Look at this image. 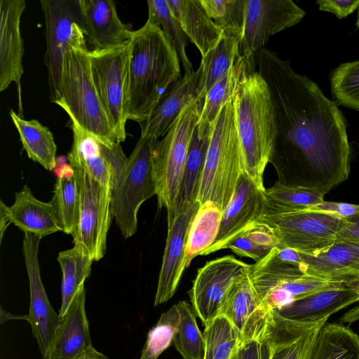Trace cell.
<instances>
[{"mask_svg": "<svg viewBox=\"0 0 359 359\" xmlns=\"http://www.w3.org/2000/svg\"><path fill=\"white\" fill-rule=\"evenodd\" d=\"M258 64L276 113L273 155L278 153L288 174L283 183L328 194L350 173L344 115L316 83L294 72L276 53L262 48Z\"/></svg>", "mask_w": 359, "mask_h": 359, "instance_id": "cell-1", "label": "cell"}, {"mask_svg": "<svg viewBox=\"0 0 359 359\" xmlns=\"http://www.w3.org/2000/svg\"><path fill=\"white\" fill-rule=\"evenodd\" d=\"M128 120H147L168 87L179 81L178 53L162 29L146 23L130 41Z\"/></svg>", "mask_w": 359, "mask_h": 359, "instance_id": "cell-2", "label": "cell"}, {"mask_svg": "<svg viewBox=\"0 0 359 359\" xmlns=\"http://www.w3.org/2000/svg\"><path fill=\"white\" fill-rule=\"evenodd\" d=\"M233 104L244 172L265 190L264 172L273 158L278 130L269 88L259 72L250 70L241 78Z\"/></svg>", "mask_w": 359, "mask_h": 359, "instance_id": "cell-3", "label": "cell"}, {"mask_svg": "<svg viewBox=\"0 0 359 359\" xmlns=\"http://www.w3.org/2000/svg\"><path fill=\"white\" fill-rule=\"evenodd\" d=\"M55 104L101 143L111 146L116 142L93 81L88 49L69 46L65 53Z\"/></svg>", "mask_w": 359, "mask_h": 359, "instance_id": "cell-4", "label": "cell"}, {"mask_svg": "<svg viewBox=\"0 0 359 359\" xmlns=\"http://www.w3.org/2000/svg\"><path fill=\"white\" fill-rule=\"evenodd\" d=\"M244 165L233 98L221 109L212 128L197 201H210L223 212L236 189Z\"/></svg>", "mask_w": 359, "mask_h": 359, "instance_id": "cell-5", "label": "cell"}, {"mask_svg": "<svg viewBox=\"0 0 359 359\" xmlns=\"http://www.w3.org/2000/svg\"><path fill=\"white\" fill-rule=\"evenodd\" d=\"M202 105L198 100L188 106L154 148L156 196L158 208L166 210L168 227L175 219L176 198Z\"/></svg>", "mask_w": 359, "mask_h": 359, "instance_id": "cell-6", "label": "cell"}, {"mask_svg": "<svg viewBox=\"0 0 359 359\" xmlns=\"http://www.w3.org/2000/svg\"><path fill=\"white\" fill-rule=\"evenodd\" d=\"M273 250L250 264L248 269L252 284L266 310L277 311L313 293L345 285L308 275L297 266L278 259Z\"/></svg>", "mask_w": 359, "mask_h": 359, "instance_id": "cell-7", "label": "cell"}, {"mask_svg": "<svg viewBox=\"0 0 359 359\" xmlns=\"http://www.w3.org/2000/svg\"><path fill=\"white\" fill-rule=\"evenodd\" d=\"M157 141L140 136L128 158L122 177L111 189L113 217L126 239L137 231V213L142 204L156 195L153 151Z\"/></svg>", "mask_w": 359, "mask_h": 359, "instance_id": "cell-8", "label": "cell"}, {"mask_svg": "<svg viewBox=\"0 0 359 359\" xmlns=\"http://www.w3.org/2000/svg\"><path fill=\"white\" fill-rule=\"evenodd\" d=\"M130 41L112 49L89 51L93 81L118 143L126 137Z\"/></svg>", "mask_w": 359, "mask_h": 359, "instance_id": "cell-9", "label": "cell"}, {"mask_svg": "<svg viewBox=\"0 0 359 359\" xmlns=\"http://www.w3.org/2000/svg\"><path fill=\"white\" fill-rule=\"evenodd\" d=\"M259 219L273 229L278 246L311 255L327 250L347 224L344 219L312 210L265 213Z\"/></svg>", "mask_w": 359, "mask_h": 359, "instance_id": "cell-10", "label": "cell"}, {"mask_svg": "<svg viewBox=\"0 0 359 359\" xmlns=\"http://www.w3.org/2000/svg\"><path fill=\"white\" fill-rule=\"evenodd\" d=\"M46 25L45 65L50 99L57 100L62 59L69 46L88 48L79 0H41Z\"/></svg>", "mask_w": 359, "mask_h": 359, "instance_id": "cell-11", "label": "cell"}, {"mask_svg": "<svg viewBox=\"0 0 359 359\" xmlns=\"http://www.w3.org/2000/svg\"><path fill=\"white\" fill-rule=\"evenodd\" d=\"M80 196L79 222L74 245L81 248L93 262L106 253L107 238L112 219L111 189L99 183L84 171L74 169Z\"/></svg>", "mask_w": 359, "mask_h": 359, "instance_id": "cell-12", "label": "cell"}, {"mask_svg": "<svg viewBox=\"0 0 359 359\" xmlns=\"http://www.w3.org/2000/svg\"><path fill=\"white\" fill-rule=\"evenodd\" d=\"M305 11L292 0H245L241 55L255 66L254 58L270 36L298 24Z\"/></svg>", "mask_w": 359, "mask_h": 359, "instance_id": "cell-13", "label": "cell"}, {"mask_svg": "<svg viewBox=\"0 0 359 359\" xmlns=\"http://www.w3.org/2000/svg\"><path fill=\"white\" fill-rule=\"evenodd\" d=\"M249 266L232 255H226L210 260L198 269L189 295L195 313L204 326L220 315L229 290Z\"/></svg>", "mask_w": 359, "mask_h": 359, "instance_id": "cell-14", "label": "cell"}, {"mask_svg": "<svg viewBox=\"0 0 359 359\" xmlns=\"http://www.w3.org/2000/svg\"><path fill=\"white\" fill-rule=\"evenodd\" d=\"M41 238L32 233H25L22 239V254L30 292L27 321L43 358L49 352L61 318L48 300L41 277L39 249Z\"/></svg>", "mask_w": 359, "mask_h": 359, "instance_id": "cell-15", "label": "cell"}, {"mask_svg": "<svg viewBox=\"0 0 359 359\" xmlns=\"http://www.w3.org/2000/svg\"><path fill=\"white\" fill-rule=\"evenodd\" d=\"M106 357L92 344L86 313V290L83 285L61 318L53 341L43 359H100Z\"/></svg>", "mask_w": 359, "mask_h": 359, "instance_id": "cell-16", "label": "cell"}, {"mask_svg": "<svg viewBox=\"0 0 359 359\" xmlns=\"http://www.w3.org/2000/svg\"><path fill=\"white\" fill-rule=\"evenodd\" d=\"M265 190L259 189L244 172L235 192L222 212L219 230L213 244L201 255L223 250L224 245L265 212Z\"/></svg>", "mask_w": 359, "mask_h": 359, "instance_id": "cell-17", "label": "cell"}, {"mask_svg": "<svg viewBox=\"0 0 359 359\" xmlns=\"http://www.w3.org/2000/svg\"><path fill=\"white\" fill-rule=\"evenodd\" d=\"M291 264L311 276L347 285L359 278V241L337 240L316 255L293 250Z\"/></svg>", "mask_w": 359, "mask_h": 359, "instance_id": "cell-18", "label": "cell"}, {"mask_svg": "<svg viewBox=\"0 0 359 359\" xmlns=\"http://www.w3.org/2000/svg\"><path fill=\"white\" fill-rule=\"evenodd\" d=\"M273 311L262 305L248 271L231 287L220 315L231 322L243 341L264 336Z\"/></svg>", "mask_w": 359, "mask_h": 359, "instance_id": "cell-19", "label": "cell"}, {"mask_svg": "<svg viewBox=\"0 0 359 359\" xmlns=\"http://www.w3.org/2000/svg\"><path fill=\"white\" fill-rule=\"evenodd\" d=\"M82 26L89 51L124 46L133 36L132 27L118 17L111 0H79Z\"/></svg>", "mask_w": 359, "mask_h": 359, "instance_id": "cell-20", "label": "cell"}, {"mask_svg": "<svg viewBox=\"0 0 359 359\" xmlns=\"http://www.w3.org/2000/svg\"><path fill=\"white\" fill-rule=\"evenodd\" d=\"M200 204L196 202L178 215L168 227V235L158 276L154 306L166 302L174 295L186 268L185 248L189 229Z\"/></svg>", "mask_w": 359, "mask_h": 359, "instance_id": "cell-21", "label": "cell"}, {"mask_svg": "<svg viewBox=\"0 0 359 359\" xmlns=\"http://www.w3.org/2000/svg\"><path fill=\"white\" fill-rule=\"evenodd\" d=\"M26 7L24 0L0 1V91L11 83L20 86L23 74V39L20 20Z\"/></svg>", "mask_w": 359, "mask_h": 359, "instance_id": "cell-22", "label": "cell"}, {"mask_svg": "<svg viewBox=\"0 0 359 359\" xmlns=\"http://www.w3.org/2000/svg\"><path fill=\"white\" fill-rule=\"evenodd\" d=\"M327 320H293L274 311L267 332L269 359H307L319 329Z\"/></svg>", "mask_w": 359, "mask_h": 359, "instance_id": "cell-23", "label": "cell"}, {"mask_svg": "<svg viewBox=\"0 0 359 359\" xmlns=\"http://www.w3.org/2000/svg\"><path fill=\"white\" fill-rule=\"evenodd\" d=\"M201 74L199 67L191 74H184L174 83L170 91L167 92L160 100L147 120L140 124L141 136L158 140L165 135L181 113L198 100Z\"/></svg>", "mask_w": 359, "mask_h": 359, "instance_id": "cell-24", "label": "cell"}, {"mask_svg": "<svg viewBox=\"0 0 359 359\" xmlns=\"http://www.w3.org/2000/svg\"><path fill=\"white\" fill-rule=\"evenodd\" d=\"M6 211L11 223L25 233L43 238L62 231L52 203L37 199L27 184L15 193L14 203L6 205Z\"/></svg>", "mask_w": 359, "mask_h": 359, "instance_id": "cell-25", "label": "cell"}, {"mask_svg": "<svg viewBox=\"0 0 359 359\" xmlns=\"http://www.w3.org/2000/svg\"><path fill=\"white\" fill-rule=\"evenodd\" d=\"M359 302V294L344 285L319 291L297 299L277 311L283 318L301 322H320Z\"/></svg>", "mask_w": 359, "mask_h": 359, "instance_id": "cell-26", "label": "cell"}, {"mask_svg": "<svg viewBox=\"0 0 359 359\" xmlns=\"http://www.w3.org/2000/svg\"><path fill=\"white\" fill-rule=\"evenodd\" d=\"M189 40L205 57L218 44L222 31L208 15L199 0H167Z\"/></svg>", "mask_w": 359, "mask_h": 359, "instance_id": "cell-27", "label": "cell"}, {"mask_svg": "<svg viewBox=\"0 0 359 359\" xmlns=\"http://www.w3.org/2000/svg\"><path fill=\"white\" fill-rule=\"evenodd\" d=\"M71 121L73 143L67 158L74 169L84 171L102 185L111 189V172L101 142Z\"/></svg>", "mask_w": 359, "mask_h": 359, "instance_id": "cell-28", "label": "cell"}, {"mask_svg": "<svg viewBox=\"0 0 359 359\" xmlns=\"http://www.w3.org/2000/svg\"><path fill=\"white\" fill-rule=\"evenodd\" d=\"M250 70H254V67L242 55L210 88L203 100L197 123L199 136L210 133L219 111L233 98L240 80Z\"/></svg>", "mask_w": 359, "mask_h": 359, "instance_id": "cell-29", "label": "cell"}, {"mask_svg": "<svg viewBox=\"0 0 359 359\" xmlns=\"http://www.w3.org/2000/svg\"><path fill=\"white\" fill-rule=\"evenodd\" d=\"M210 133L201 137L196 128L194 133L176 198L175 218L197 202Z\"/></svg>", "mask_w": 359, "mask_h": 359, "instance_id": "cell-30", "label": "cell"}, {"mask_svg": "<svg viewBox=\"0 0 359 359\" xmlns=\"http://www.w3.org/2000/svg\"><path fill=\"white\" fill-rule=\"evenodd\" d=\"M10 116L28 158L49 171L54 170L57 165V146L49 128L37 120H25L13 109Z\"/></svg>", "mask_w": 359, "mask_h": 359, "instance_id": "cell-31", "label": "cell"}, {"mask_svg": "<svg viewBox=\"0 0 359 359\" xmlns=\"http://www.w3.org/2000/svg\"><path fill=\"white\" fill-rule=\"evenodd\" d=\"M307 359H359V335L342 323L319 329Z\"/></svg>", "mask_w": 359, "mask_h": 359, "instance_id": "cell-32", "label": "cell"}, {"mask_svg": "<svg viewBox=\"0 0 359 359\" xmlns=\"http://www.w3.org/2000/svg\"><path fill=\"white\" fill-rule=\"evenodd\" d=\"M240 43L239 36L223 32L217 46L201 58L198 100L202 104L210 88L242 56Z\"/></svg>", "mask_w": 359, "mask_h": 359, "instance_id": "cell-33", "label": "cell"}, {"mask_svg": "<svg viewBox=\"0 0 359 359\" xmlns=\"http://www.w3.org/2000/svg\"><path fill=\"white\" fill-rule=\"evenodd\" d=\"M53 196L50 201L56 212L62 231L72 236L79 215L80 196L76 175L71 165H63L56 172Z\"/></svg>", "mask_w": 359, "mask_h": 359, "instance_id": "cell-34", "label": "cell"}, {"mask_svg": "<svg viewBox=\"0 0 359 359\" xmlns=\"http://www.w3.org/2000/svg\"><path fill=\"white\" fill-rule=\"evenodd\" d=\"M222 211L210 201L200 205L190 225L186 248L187 269L192 259L209 248L215 242L220 226Z\"/></svg>", "mask_w": 359, "mask_h": 359, "instance_id": "cell-35", "label": "cell"}, {"mask_svg": "<svg viewBox=\"0 0 359 359\" xmlns=\"http://www.w3.org/2000/svg\"><path fill=\"white\" fill-rule=\"evenodd\" d=\"M57 260L62 274L61 306L58 313L62 318L74 296L90 275L93 261L76 245L60 252Z\"/></svg>", "mask_w": 359, "mask_h": 359, "instance_id": "cell-36", "label": "cell"}, {"mask_svg": "<svg viewBox=\"0 0 359 359\" xmlns=\"http://www.w3.org/2000/svg\"><path fill=\"white\" fill-rule=\"evenodd\" d=\"M265 213H285L310 209L323 202L326 195L322 191L289 185L280 181L266 189Z\"/></svg>", "mask_w": 359, "mask_h": 359, "instance_id": "cell-37", "label": "cell"}, {"mask_svg": "<svg viewBox=\"0 0 359 359\" xmlns=\"http://www.w3.org/2000/svg\"><path fill=\"white\" fill-rule=\"evenodd\" d=\"M203 359H232L241 341V337L231 322L219 315L205 326Z\"/></svg>", "mask_w": 359, "mask_h": 359, "instance_id": "cell-38", "label": "cell"}, {"mask_svg": "<svg viewBox=\"0 0 359 359\" xmlns=\"http://www.w3.org/2000/svg\"><path fill=\"white\" fill-rule=\"evenodd\" d=\"M177 304L180 321L173 339V345L183 359H203L205 341L198 327L192 305L187 301Z\"/></svg>", "mask_w": 359, "mask_h": 359, "instance_id": "cell-39", "label": "cell"}, {"mask_svg": "<svg viewBox=\"0 0 359 359\" xmlns=\"http://www.w3.org/2000/svg\"><path fill=\"white\" fill-rule=\"evenodd\" d=\"M147 22L159 26L180 56L185 75L194 71L186 52L188 37L184 32L179 21L172 13L167 0H148Z\"/></svg>", "mask_w": 359, "mask_h": 359, "instance_id": "cell-40", "label": "cell"}, {"mask_svg": "<svg viewBox=\"0 0 359 359\" xmlns=\"http://www.w3.org/2000/svg\"><path fill=\"white\" fill-rule=\"evenodd\" d=\"M330 81L337 105L359 111V60L339 65L332 71Z\"/></svg>", "mask_w": 359, "mask_h": 359, "instance_id": "cell-41", "label": "cell"}, {"mask_svg": "<svg viewBox=\"0 0 359 359\" xmlns=\"http://www.w3.org/2000/svg\"><path fill=\"white\" fill-rule=\"evenodd\" d=\"M180 321V314L174 304L149 330L140 359H157L172 344Z\"/></svg>", "mask_w": 359, "mask_h": 359, "instance_id": "cell-42", "label": "cell"}, {"mask_svg": "<svg viewBox=\"0 0 359 359\" xmlns=\"http://www.w3.org/2000/svg\"><path fill=\"white\" fill-rule=\"evenodd\" d=\"M208 15L222 32L242 39L245 12V0H199Z\"/></svg>", "mask_w": 359, "mask_h": 359, "instance_id": "cell-43", "label": "cell"}, {"mask_svg": "<svg viewBox=\"0 0 359 359\" xmlns=\"http://www.w3.org/2000/svg\"><path fill=\"white\" fill-rule=\"evenodd\" d=\"M258 248L270 252L279 245V240L272 227L258 219L243 230Z\"/></svg>", "mask_w": 359, "mask_h": 359, "instance_id": "cell-44", "label": "cell"}, {"mask_svg": "<svg viewBox=\"0 0 359 359\" xmlns=\"http://www.w3.org/2000/svg\"><path fill=\"white\" fill-rule=\"evenodd\" d=\"M101 145L111 170V189H113L122 177L127 166L128 158L123 151L121 143L116 142L111 146L101 143Z\"/></svg>", "mask_w": 359, "mask_h": 359, "instance_id": "cell-45", "label": "cell"}, {"mask_svg": "<svg viewBox=\"0 0 359 359\" xmlns=\"http://www.w3.org/2000/svg\"><path fill=\"white\" fill-rule=\"evenodd\" d=\"M267 332L268 330L262 337L241 341L235 359H269Z\"/></svg>", "mask_w": 359, "mask_h": 359, "instance_id": "cell-46", "label": "cell"}, {"mask_svg": "<svg viewBox=\"0 0 359 359\" xmlns=\"http://www.w3.org/2000/svg\"><path fill=\"white\" fill-rule=\"evenodd\" d=\"M224 249H230L238 256L251 258L255 262H259L269 253L257 247L243 231L231 239L224 245Z\"/></svg>", "mask_w": 359, "mask_h": 359, "instance_id": "cell-47", "label": "cell"}, {"mask_svg": "<svg viewBox=\"0 0 359 359\" xmlns=\"http://www.w3.org/2000/svg\"><path fill=\"white\" fill-rule=\"evenodd\" d=\"M309 210L333 215L344 219L359 215L358 204L327 201L325 200Z\"/></svg>", "mask_w": 359, "mask_h": 359, "instance_id": "cell-48", "label": "cell"}, {"mask_svg": "<svg viewBox=\"0 0 359 359\" xmlns=\"http://www.w3.org/2000/svg\"><path fill=\"white\" fill-rule=\"evenodd\" d=\"M319 9L334 14L338 18H344L359 8V0H318Z\"/></svg>", "mask_w": 359, "mask_h": 359, "instance_id": "cell-49", "label": "cell"}, {"mask_svg": "<svg viewBox=\"0 0 359 359\" xmlns=\"http://www.w3.org/2000/svg\"><path fill=\"white\" fill-rule=\"evenodd\" d=\"M346 220L347 224L338 233L337 240L359 241V215Z\"/></svg>", "mask_w": 359, "mask_h": 359, "instance_id": "cell-50", "label": "cell"}, {"mask_svg": "<svg viewBox=\"0 0 359 359\" xmlns=\"http://www.w3.org/2000/svg\"><path fill=\"white\" fill-rule=\"evenodd\" d=\"M6 205L2 200H0V243H1L4 234L11 223L10 219L6 211Z\"/></svg>", "mask_w": 359, "mask_h": 359, "instance_id": "cell-51", "label": "cell"}, {"mask_svg": "<svg viewBox=\"0 0 359 359\" xmlns=\"http://www.w3.org/2000/svg\"><path fill=\"white\" fill-rule=\"evenodd\" d=\"M359 320V305L346 311L340 318L342 323H352Z\"/></svg>", "mask_w": 359, "mask_h": 359, "instance_id": "cell-52", "label": "cell"}, {"mask_svg": "<svg viewBox=\"0 0 359 359\" xmlns=\"http://www.w3.org/2000/svg\"><path fill=\"white\" fill-rule=\"evenodd\" d=\"M346 286L353 289L359 294V278Z\"/></svg>", "mask_w": 359, "mask_h": 359, "instance_id": "cell-53", "label": "cell"}, {"mask_svg": "<svg viewBox=\"0 0 359 359\" xmlns=\"http://www.w3.org/2000/svg\"><path fill=\"white\" fill-rule=\"evenodd\" d=\"M356 26L358 27H359V12H358V19H357V21H356Z\"/></svg>", "mask_w": 359, "mask_h": 359, "instance_id": "cell-54", "label": "cell"}, {"mask_svg": "<svg viewBox=\"0 0 359 359\" xmlns=\"http://www.w3.org/2000/svg\"><path fill=\"white\" fill-rule=\"evenodd\" d=\"M100 359H107V357H104V358H100Z\"/></svg>", "mask_w": 359, "mask_h": 359, "instance_id": "cell-55", "label": "cell"}, {"mask_svg": "<svg viewBox=\"0 0 359 359\" xmlns=\"http://www.w3.org/2000/svg\"><path fill=\"white\" fill-rule=\"evenodd\" d=\"M235 355H236V353H235ZM235 355H233V358H232V359H235Z\"/></svg>", "mask_w": 359, "mask_h": 359, "instance_id": "cell-56", "label": "cell"}]
</instances>
